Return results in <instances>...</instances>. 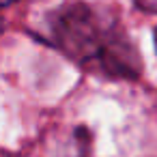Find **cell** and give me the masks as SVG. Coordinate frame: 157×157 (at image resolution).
Here are the masks:
<instances>
[{"label":"cell","instance_id":"1","mask_svg":"<svg viewBox=\"0 0 157 157\" xmlns=\"http://www.w3.org/2000/svg\"><path fill=\"white\" fill-rule=\"evenodd\" d=\"M54 37L65 54L88 69L121 78H133L140 71V58L123 28L93 7L71 5L58 13Z\"/></svg>","mask_w":157,"mask_h":157},{"label":"cell","instance_id":"2","mask_svg":"<svg viewBox=\"0 0 157 157\" xmlns=\"http://www.w3.org/2000/svg\"><path fill=\"white\" fill-rule=\"evenodd\" d=\"M133 2L146 13H157V0H133Z\"/></svg>","mask_w":157,"mask_h":157},{"label":"cell","instance_id":"3","mask_svg":"<svg viewBox=\"0 0 157 157\" xmlns=\"http://www.w3.org/2000/svg\"><path fill=\"white\" fill-rule=\"evenodd\" d=\"M11 2H13V0H2V5H5V7H7V5H11Z\"/></svg>","mask_w":157,"mask_h":157},{"label":"cell","instance_id":"4","mask_svg":"<svg viewBox=\"0 0 157 157\" xmlns=\"http://www.w3.org/2000/svg\"><path fill=\"white\" fill-rule=\"evenodd\" d=\"M155 48H157V33H155Z\"/></svg>","mask_w":157,"mask_h":157}]
</instances>
